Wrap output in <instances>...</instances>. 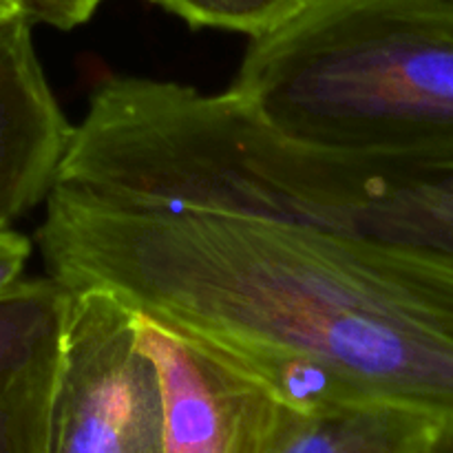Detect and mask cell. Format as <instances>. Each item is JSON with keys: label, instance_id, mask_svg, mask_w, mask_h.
Returning a JSON list of instances; mask_svg holds the SVG:
<instances>
[{"label": "cell", "instance_id": "11", "mask_svg": "<svg viewBox=\"0 0 453 453\" xmlns=\"http://www.w3.org/2000/svg\"><path fill=\"white\" fill-rule=\"evenodd\" d=\"M31 257V242L12 228L0 230V292L22 279Z\"/></svg>", "mask_w": 453, "mask_h": 453}, {"label": "cell", "instance_id": "2", "mask_svg": "<svg viewBox=\"0 0 453 453\" xmlns=\"http://www.w3.org/2000/svg\"><path fill=\"white\" fill-rule=\"evenodd\" d=\"M310 149L405 157L453 146V0H308L250 38L228 91Z\"/></svg>", "mask_w": 453, "mask_h": 453}, {"label": "cell", "instance_id": "12", "mask_svg": "<svg viewBox=\"0 0 453 453\" xmlns=\"http://www.w3.org/2000/svg\"><path fill=\"white\" fill-rule=\"evenodd\" d=\"M425 453H453V427H442Z\"/></svg>", "mask_w": 453, "mask_h": 453}, {"label": "cell", "instance_id": "7", "mask_svg": "<svg viewBox=\"0 0 453 453\" xmlns=\"http://www.w3.org/2000/svg\"><path fill=\"white\" fill-rule=\"evenodd\" d=\"M71 292L53 277L0 292V453H42Z\"/></svg>", "mask_w": 453, "mask_h": 453}, {"label": "cell", "instance_id": "10", "mask_svg": "<svg viewBox=\"0 0 453 453\" xmlns=\"http://www.w3.org/2000/svg\"><path fill=\"white\" fill-rule=\"evenodd\" d=\"M31 25H49L53 29L71 31L84 25L104 0H16Z\"/></svg>", "mask_w": 453, "mask_h": 453}, {"label": "cell", "instance_id": "8", "mask_svg": "<svg viewBox=\"0 0 453 453\" xmlns=\"http://www.w3.org/2000/svg\"><path fill=\"white\" fill-rule=\"evenodd\" d=\"M441 429L394 407L283 405L268 453H425Z\"/></svg>", "mask_w": 453, "mask_h": 453}, {"label": "cell", "instance_id": "6", "mask_svg": "<svg viewBox=\"0 0 453 453\" xmlns=\"http://www.w3.org/2000/svg\"><path fill=\"white\" fill-rule=\"evenodd\" d=\"M73 127L62 115L25 13L0 20V230L47 199Z\"/></svg>", "mask_w": 453, "mask_h": 453}, {"label": "cell", "instance_id": "13", "mask_svg": "<svg viewBox=\"0 0 453 453\" xmlns=\"http://www.w3.org/2000/svg\"><path fill=\"white\" fill-rule=\"evenodd\" d=\"M13 13H22L16 0H0V20L7 16H13Z\"/></svg>", "mask_w": 453, "mask_h": 453}, {"label": "cell", "instance_id": "5", "mask_svg": "<svg viewBox=\"0 0 453 453\" xmlns=\"http://www.w3.org/2000/svg\"><path fill=\"white\" fill-rule=\"evenodd\" d=\"M137 336L159 376L164 453H268L283 403L265 385L150 319Z\"/></svg>", "mask_w": 453, "mask_h": 453}, {"label": "cell", "instance_id": "3", "mask_svg": "<svg viewBox=\"0 0 453 453\" xmlns=\"http://www.w3.org/2000/svg\"><path fill=\"white\" fill-rule=\"evenodd\" d=\"M69 292L42 453H164L162 389L137 314L97 288Z\"/></svg>", "mask_w": 453, "mask_h": 453}, {"label": "cell", "instance_id": "4", "mask_svg": "<svg viewBox=\"0 0 453 453\" xmlns=\"http://www.w3.org/2000/svg\"><path fill=\"white\" fill-rule=\"evenodd\" d=\"M301 197L308 228L453 264V146L405 157L317 150Z\"/></svg>", "mask_w": 453, "mask_h": 453}, {"label": "cell", "instance_id": "1", "mask_svg": "<svg viewBox=\"0 0 453 453\" xmlns=\"http://www.w3.org/2000/svg\"><path fill=\"white\" fill-rule=\"evenodd\" d=\"M44 206L40 255L66 290L109 292L295 410L394 407L453 427V264L56 184Z\"/></svg>", "mask_w": 453, "mask_h": 453}, {"label": "cell", "instance_id": "9", "mask_svg": "<svg viewBox=\"0 0 453 453\" xmlns=\"http://www.w3.org/2000/svg\"><path fill=\"white\" fill-rule=\"evenodd\" d=\"M190 27L257 38L290 20L308 0H149Z\"/></svg>", "mask_w": 453, "mask_h": 453}]
</instances>
